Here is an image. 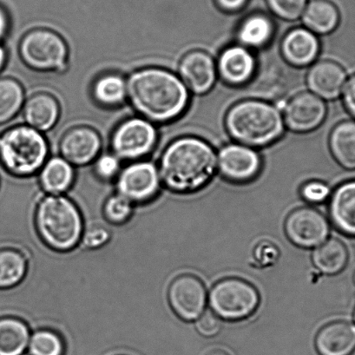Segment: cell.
Here are the masks:
<instances>
[{
  "label": "cell",
  "mask_w": 355,
  "mask_h": 355,
  "mask_svg": "<svg viewBox=\"0 0 355 355\" xmlns=\"http://www.w3.org/2000/svg\"><path fill=\"white\" fill-rule=\"evenodd\" d=\"M127 100L140 117L164 123L187 109L189 91L179 76L160 67H144L126 78Z\"/></svg>",
  "instance_id": "cell-1"
},
{
  "label": "cell",
  "mask_w": 355,
  "mask_h": 355,
  "mask_svg": "<svg viewBox=\"0 0 355 355\" xmlns=\"http://www.w3.org/2000/svg\"><path fill=\"white\" fill-rule=\"evenodd\" d=\"M162 185L175 194H191L209 184L217 171V154L206 141L182 137L172 141L158 165Z\"/></svg>",
  "instance_id": "cell-2"
},
{
  "label": "cell",
  "mask_w": 355,
  "mask_h": 355,
  "mask_svg": "<svg viewBox=\"0 0 355 355\" xmlns=\"http://www.w3.org/2000/svg\"><path fill=\"white\" fill-rule=\"evenodd\" d=\"M34 227L42 243L58 253L78 248L85 230V219L73 199L67 195L37 193Z\"/></svg>",
  "instance_id": "cell-3"
},
{
  "label": "cell",
  "mask_w": 355,
  "mask_h": 355,
  "mask_svg": "<svg viewBox=\"0 0 355 355\" xmlns=\"http://www.w3.org/2000/svg\"><path fill=\"white\" fill-rule=\"evenodd\" d=\"M225 125L237 144L253 149L273 144L285 130L281 109L257 99L245 100L231 107L226 115Z\"/></svg>",
  "instance_id": "cell-4"
},
{
  "label": "cell",
  "mask_w": 355,
  "mask_h": 355,
  "mask_svg": "<svg viewBox=\"0 0 355 355\" xmlns=\"http://www.w3.org/2000/svg\"><path fill=\"white\" fill-rule=\"evenodd\" d=\"M48 157L49 144L44 133L26 123L0 134V165L12 177L27 178L39 173Z\"/></svg>",
  "instance_id": "cell-5"
},
{
  "label": "cell",
  "mask_w": 355,
  "mask_h": 355,
  "mask_svg": "<svg viewBox=\"0 0 355 355\" xmlns=\"http://www.w3.org/2000/svg\"><path fill=\"white\" fill-rule=\"evenodd\" d=\"M19 53L23 63L36 71L62 73L68 68L67 44L53 30L29 31L20 40Z\"/></svg>",
  "instance_id": "cell-6"
},
{
  "label": "cell",
  "mask_w": 355,
  "mask_h": 355,
  "mask_svg": "<svg viewBox=\"0 0 355 355\" xmlns=\"http://www.w3.org/2000/svg\"><path fill=\"white\" fill-rule=\"evenodd\" d=\"M260 295L250 282L243 279H223L213 286L209 295L211 311L220 320L239 322L249 318L260 305Z\"/></svg>",
  "instance_id": "cell-7"
},
{
  "label": "cell",
  "mask_w": 355,
  "mask_h": 355,
  "mask_svg": "<svg viewBox=\"0 0 355 355\" xmlns=\"http://www.w3.org/2000/svg\"><path fill=\"white\" fill-rule=\"evenodd\" d=\"M157 137L154 123L143 117H130L114 130L110 149L121 161L142 160L156 147Z\"/></svg>",
  "instance_id": "cell-8"
},
{
  "label": "cell",
  "mask_w": 355,
  "mask_h": 355,
  "mask_svg": "<svg viewBox=\"0 0 355 355\" xmlns=\"http://www.w3.org/2000/svg\"><path fill=\"white\" fill-rule=\"evenodd\" d=\"M162 182L156 164L135 161L123 168L115 180V192L135 206L149 205L159 195Z\"/></svg>",
  "instance_id": "cell-9"
},
{
  "label": "cell",
  "mask_w": 355,
  "mask_h": 355,
  "mask_svg": "<svg viewBox=\"0 0 355 355\" xmlns=\"http://www.w3.org/2000/svg\"><path fill=\"white\" fill-rule=\"evenodd\" d=\"M167 299L172 311L184 322H195L205 312L208 292L205 284L191 274L178 275L168 285Z\"/></svg>",
  "instance_id": "cell-10"
},
{
  "label": "cell",
  "mask_w": 355,
  "mask_h": 355,
  "mask_svg": "<svg viewBox=\"0 0 355 355\" xmlns=\"http://www.w3.org/2000/svg\"><path fill=\"white\" fill-rule=\"evenodd\" d=\"M285 233L292 243L303 249H313L329 239L330 224L327 217L312 207H302L289 214Z\"/></svg>",
  "instance_id": "cell-11"
},
{
  "label": "cell",
  "mask_w": 355,
  "mask_h": 355,
  "mask_svg": "<svg viewBox=\"0 0 355 355\" xmlns=\"http://www.w3.org/2000/svg\"><path fill=\"white\" fill-rule=\"evenodd\" d=\"M261 159L253 148L241 144L223 146L217 154V171L226 180L246 184L260 173Z\"/></svg>",
  "instance_id": "cell-12"
},
{
  "label": "cell",
  "mask_w": 355,
  "mask_h": 355,
  "mask_svg": "<svg viewBox=\"0 0 355 355\" xmlns=\"http://www.w3.org/2000/svg\"><path fill=\"white\" fill-rule=\"evenodd\" d=\"M282 110L285 127L298 133L318 128L325 120L327 112L325 101L310 92L292 96Z\"/></svg>",
  "instance_id": "cell-13"
},
{
  "label": "cell",
  "mask_w": 355,
  "mask_h": 355,
  "mask_svg": "<svg viewBox=\"0 0 355 355\" xmlns=\"http://www.w3.org/2000/svg\"><path fill=\"white\" fill-rule=\"evenodd\" d=\"M60 157L74 167L94 163L102 149V139L92 127L81 125L69 129L60 141Z\"/></svg>",
  "instance_id": "cell-14"
},
{
  "label": "cell",
  "mask_w": 355,
  "mask_h": 355,
  "mask_svg": "<svg viewBox=\"0 0 355 355\" xmlns=\"http://www.w3.org/2000/svg\"><path fill=\"white\" fill-rule=\"evenodd\" d=\"M178 71L189 91L196 95L209 92L218 74L213 58L202 51H192L184 55L179 63Z\"/></svg>",
  "instance_id": "cell-15"
},
{
  "label": "cell",
  "mask_w": 355,
  "mask_h": 355,
  "mask_svg": "<svg viewBox=\"0 0 355 355\" xmlns=\"http://www.w3.org/2000/svg\"><path fill=\"white\" fill-rule=\"evenodd\" d=\"M347 72L333 60L317 62L309 69L306 85L309 92L325 100H334L343 94L347 81Z\"/></svg>",
  "instance_id": "cell-16"
},
{
  "label": "cell",
  "mask_w": 355,
  "mask_h": 355,
  "mask_svg": "<svg viewBox=\"0 0 355 355\" xmlns=\"http://www.w3.org/2000/svg\"><path fill=\"white\" fill-rule=\"evenodd\" d=\"M216 68L217 73L227 84L243 85L250 81L256 72V58L250 49L241 44L230 46L220 53Z\"/></svg>",
  "instance_id": "cell-17"
},
{
  "label": "cell",
  "mask_w": 355,
  "mask_h": 355,
  "mask_svg": "<svg viewBox=\"0 0 355 355\" xmlns=\"http://www.w3.org/2000/svg\"><path fill=\"white\" fill-rule=\"evenodd\" d=\"M320 44L315 33L299 27L288 32L281 44V53L288 64L295 67H306L315 61Z\"/></svg>",
  "instance_id": "cell-18"
},
{
  "label": "cell",
  "mask_w": 355,
  "mask_h": 355,
  "mask_svg": "<svg viewBox=\"0 0 355 355\" xmlns=\"http://www.w3.org/2000/svg\"><path fill=\"white\" fill-rule=\"evenodd\" d=\"M315 347L320 355H351L355 350V325L339 320L327 324L317 334Z\"/></svg>",
  "instance_id": "cell-19"
},
{
  "label": "cell",
  "mask_w": 355,
  "mask_h": 355,
  "mask_svg": "<svg viewBox=\"0 0 355 355\" xmlns=\"http://www.w3.org/2000/svg\"><path fill=\"white\" fill-rule=\"evenodd\" d=\"M21 112L26 125L44 133L57 125L60 105L54 96L41 92L26 99Z\"/></svg>",
  "instance_id": "cell-20"
},
{
  "label": "cell",
  "mask_w": 355,
  "mask_h": 355,
  "mask_svg": "<svg viewBox=\"0 0 355 355\" xmlns=\"http://www.w3.org/2000/svg\"><path fill=\"white\" fill-rule=\"evenodd\" d=\"M329 216L340 232L355 237V179L338 186L331 194Z\"/></svg>",
  "instance_id": "cell-21"
},
{
  "label": "cell",
  "mask_w": 355,
  "mask_h": 355,
  "mask_svg": "<svg viewBox=\"0 0 355 355\" xmlns=\"http://www.w3.org/2000/svg\"><path fill=\"white\" fill-rule=\"evenodd\" d=\"M74 168L63 157L48 158L37 173L41 191L47 195H67L74 185Z\"/></svg>",
  "instance_id": "cell-22"
},
{
  "label": "cell",
  "mask_w": 355,
  "mask_h": 355,
  "mask_svg": "<svg viewBox=\"0 0 355 355\" xmlns=\"http://www.w3.org/2000/svg\"><path fill=\"white\" fill-rule=\"evenodd\" d=\"M32 329L19 317L0 318V355H25Z\"/></svg>",
  "instance_id": "cell-23"
},
{
  "label": "cell",
  "mask_w": 355,
  "mask_h": 355,
  "mask_svg": "<svg viewBox=\"0 0 355 355\" xmlns=\"http://www.w3.org/2000/svg\"><path fill=\"white\" fill-rule=\"evenodd\" d=\"M305 28L315 35L333 33L339 26L340 12L336 6L327 0H313L306 5L302 15Z\"/></svg>",
  "instance_id": "cell-24"
},
{
  "label": "cell",
  "mask_w": 355,
  "mask_h": 355,
  "mask_svg": "<svg viewBox=\"0 0 355 355\" xmlns=\"http://www.w3.org/2000/svg\"><path fill=\"white\" fill-rule=\"evenodd\" d=\"M329 148L340 166L355 171V120H347L334 126L329 137Z\"/></svg>",
  "instance_id": "cell-25"
},
{
  "label": "cell",
  "mask_w": 355,
  "mask_h": 355,
  "mask_svg": "<svg viewBox=\"0 0 355 355\" xmlns=\"http://www.w3.org/2000/svg\"><path fill=\"white\" fill-rule=\"evenodd\" d=\"M28 270V259L19 247L0 250V289H10L21 284Z\"/></svg>",
  "instance_id": "cell-26"
},
{
  "label": "cell",
  "mask_w": 355,
  "mask_h": 355,
  "mask_svg": "<svg viewBox=\"0 0 355 355\" xmlns=\"http://www.w3.org/2000/svg\"><path fill=\"white\" fill-rule=\"evenodd\" d=\"M315 267L324 275H334L346 268L348 250L340 240L327 239L322 245L315 248L312 254Z\"/></svg>",
  "instance_id": "cell-27"
},
{
  "label": "cell",
  "mask_w": 355,
  "mask_h": 355,
  "mask_svg": "<svg viewBox=\"0 0 355 355\" xmlns=\"http://www.w3.org/2000/svg\"><path fill=\"white\" fill-rule=\"evenodd\" d=\"M92 96L100 105L117 107L127 100L126 79L116 73L100 76L93 83Z\"/></svg>",
  "instance_id": "cell-28"
},
{
  "label": "cell",
  "mask_w": 355,
  "mask_h": 355,
  "mask_svg": "<svg viewBox=\"0 0 355 355\" xmlns=\"http://www.w3.org/2000/svg\"><path fill=\"white\" fill-rule=\"evenodd\" d=\"M274 26L266 16L254 15L244 20L240 26L237 39L241 46L251 49L264 47L274 35Z\"/></svg>",
  "instance_id": "cell-29"
},
{
  "label": "cell",
  "mask_w": 355,
  "mask_h": 355,
  "mask_svg": "<svg viewBox=\"0 0 355 355\" xmlns=\"http://www.w3.org/2000/svg\"><path fill=\"white\" fill-rule=\"evenodd\" d=\"M25 101V89L19 81L0 78V125L12 121L21 112Z\"/></svg>",
  "instance_id": "cell-30"
},
{
  "label": "cell",
  "mask_w": 355,
  "mask_h": 355,
  "mask_svg": "<svg viewBox=\"0 0 355 355\" xmlns=\"http://www.w3.org/2000/svg\"><path fill=\"white\" fill-rule=\"evenodd\" d=\"M64 341L60 334L48 327L34 329L31 334L28 355H64Z\"/></svg>",
  "instance_id": "cell-31"
},
{
  "label": "cell",
  "mask_w": 355,
  "mask_h": 355,
  "mask_svg": "<svg viewBox=\"0 0 355 355\" xmlns=\"http://www.w3.org/2000/svg\"><path fill=\"white\" fill-rule=\"evenodd\" d=\"M136 207L128 199L115 192L103 200L101 215L103 220L110 225L122 226L132 218Z\"/></svg>",
  "instance_id": "cell-32"
},
{
  "label": "cell",
  "mask_w": 355,
  "mask_h": 355,
  "mask_svg": "<svg viewBox=\"0 0 355 355\" xmlns=\"http://www.w3.org/2000/svg\"><path fill=\"white\" fill-rule=\"evenodd\" d=\"M85 219V230L79 247L89 251H95L107 245L112 239V230L109 223L102 217L100 220Z\"/></svg>",
  "instance_id": "cell-33"
},
{
  "label": "cell",
  "mask_w": 355,
  "mask_h": 355,
  "mask_svg": "<svg viewBox=\"0 0 355 355\" xmlns=\"http://www.w3.org/2000/svg\"><path fill=\"white\" fill-rule=\"evenodd\" d=\"M272 12L288 21L301 18L306 6V0H268Z\"/></svg>",
  "instance_id": "cell-34"
},
{
  "label": "cell",
  "mask_w": 355,
  "mask_h": 355,
  "mask_svg": "<svg viewBox=\"0 0 355 355\" xmlns=\"http://www.w3.org/2000/svg\"><path fill=\"white\" fill-rule=\"evenodd\" d=\"M93 164L96 177L103 182L116 180L122 170L121 160L112 153L99 155Z\"/></svg>",
  "instance_id": "cell-35"
},
{
  "label": "cell",
  "mask_w": 355,
  "mask_h": 355,
  "mask_svg": "<svg viewBox=\"0 0 355 355\" xmlns=\"http://www.w3.org/2000/svg\"><path fill=\"white\" fill-rule=\"evenodd\" d=\"M300 194L310 205H320L330 198L331 189L325 182L313 180L306 182L302 186Z\"/></svg>",
  "instance_id": "cell-36"
},
{
  "label": "cell",
  "mask_w": 355,
  "mask_h": 355,
  "mask_svg": "<svg viewBox=\"0 0 355 355\" xmlns=\"http://www.w3.org/2000/svg\"><path fill=\"white\" fill-rule=\"evenodd\" d=\"M196 329L202 336L214 337L222 329V322L212 311H206L196 320Z\"/></svg>",
  "instance_id": "cell-37"
},
{
  "label": "cell",
  "mask_w": 355,
  "mask_h": 355,
  "mask_svg": "<svg viewBox=\"0 0 355 355\" xmlns=\"http://www.w3.org/2000/svg\"><path fill=\"white\" fill-rule=\"evenodd\" d=\"M345 108L355 120V73L347 78L343 92Z\"/></svg>",
  "instance_id": "cell-38"
},
{
  "label": "cell",
  "mask_w": 355,
  "mask_h": 355,
  "mask_svg": "<svg viewBox=\"0 0 355 355\" xmlns=\"http://www.w3.org/2000/svg\"><path fill=\"white\" fill-rule=\"evenodd\" d=\"M219 5L227 11H236L243 8L247 0H217Z\"/></svg>",
  "instance_id": "cell-39"
},
{
  "label": "cell",
  "mask_w": 355,
  "mask_h": 355,
  "mask_svg": "<svg viewBox=\"0 0 355 355\" xmlns=\"http://www.w3.org/2000/svg\"><path fill=\"white\" fill-rule=\"evenodd\" d=\"M9 19L5 10L0 8V40L4 39L8 32Z\"/></svg>",
  "instance_id": "cell-40"
},
{
  "label": "cell",
  "mask_w": 355,
  "mask_h": 355,
  "mask_svg": "<svg viewBox=\"0 0 355 355\" xmlns=\"http://www.w3.org/2000/svg\"><path fill=\"white\" fill-rule=\"evenodd\" d=\"M6 58H8V55H6V51L4 46L0 44V71H1L2 69L5 67Z\"/></svg>",
  "instance_id": "cell-41"
},
{
  "label": "cell",
  "mask_w": 355,
  "mask_h": 355,
  "mask_svg": "<svg viewBox=\"0 0 355 355\" xmlns=\"http://www.w3.org/2000/svg\"><path fill=\"white\" fill-rule=\"evenodd\" d=\"M206 355H230V354H227L225 351L218 349V350H214V351L209 352V353Z\"/></svg>",
  "instance_id": "cell-42"
},
{
  "label": "cell",
  "mask_w": 355,
  "mask_h": 355,
  "mask_svg": "<svg viewBox=\"0 0 355 355\" xmlns=\"http://www.w3.org/2000/svg\"><path fill=\"white\" fill-rule=\"evenodd\" d=\"M354 322H355V309H354ZM355 325V324H354Z\"/></svg>",
  "instance_id": "cell-43"
},
{
  "label": "cell",
  "mask_w": 355,
  "mask_h": 355,
  "mask_svg": "<svg viewBox=\"0 0 355 355\" xmlns=\"http://www.w3.org/2000/svg\"><path fill=\"white\" fill-rule=\"evenodd\" d=\"M354 284H355V272H354Z\"/></svg>",
  "instance_id": "cell-44"
}]
</instances>
